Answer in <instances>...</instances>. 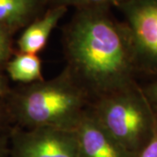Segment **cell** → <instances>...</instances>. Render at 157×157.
<instances>
[{
    "label": "cell",
    "instance_id": "2e32d148",
    "mask_svg": "<svg viewBox=\"0 0 157 157\" xmlns=\"http://www.w3.org/2000/svg\"><path fill=\"white\" fill-rule=\"evenodd\" d=\"M0 122H1V109H0Z\"/></svg>",
    "mask_w": 157,
    "mask_h": 157
},
{
    "label": "cell",
    "instance_id": "9c48e42d",
    "mask_svg": "<svg viewBox=\"0 0 157 157\" xmlns=\"http://www.w3.org/2000/svg\"><path fill=\"white\" fill-rule=\"evenodd\" d=\"M6 68L10 78L17 82L31 84L44 80L38 54L18 52L7 63Z\"/></svg>",
    "mask_w": 157,
    "mask_h": 157
},
{
    "label": "cell",
    "instance_id": "4fadbf2b",
    "mask_svg": "<svg viewBox=\"0 0 157 157\" xmlns=\"http://www.w3.org/2000/svg\"><path fill=\"white\" fill-rule=\"evenodd\" d=\"M144 94L150 105L157 110V80L147 87Z\"/></svg>",
    "mask_w": 157,
    "mask_h": 157
},
{
    "label": "cell",
    "instance_id": "5b68a950",
    "mask_svg": "<svg viewBox=\"0 0 157 157\" xmlns=\"http://www.w3.org/2000/svg\"><path fill=\"white\" fill-rule=\"evenodd\" d=\"M10 138L11 157H80L75 130L15 128Z\"/></svg>",
    "mask_w": 157,
    "mask_h": 157
},
{
    "label": "cell",
    "instance_id": "8992f818",
    "mask_svg": "<svg viewBox=\"0 0 157 157\" xmlns=\"http://www.w3.org/2000/svg\"><path fill=\"white\" fill-rule=\"evenodd\" d=\"M75 133L80 157H132L108 134L90 109Z\"/></svg>",
    "mask_w": 157,
    "mask_h": 157
},
{
    "label": "cell",
    "instance_id": "52a82bcc",
    "mask_svg": "<svg viewBox=\"0 0 157 157\" xmlns=\"http://www.w3.org/2000/svg\"><path fill=\"white\" fill-rule=\"evenodd\" d=\"M67 11V6H56L46 11L43 17L32 23L17 41L18 52L31 54L40 52L47 44L52 32Z\"/></svg>",
    "mask_w": 157,
    "mask_h": 157
},
{
    "label": "cell",
    "instance_id": "7c38bea8",
    "mask_svg": "<svg viewBox=\"0 0 157 157\" xmlns=\"http://www.w3.org/2000/svg\"><path fill=\"white\" fill-rule=\"evenodd\" d=\"M136 157H157V127L150 140Z\"/></svg>",
    "mask_w": 157,
    "mask_h": 157
},
{
    "label": "cell",
    "instance_id": "3957f363",
    "mask_svg": "<svg viewBox=\"0 0 157 157\" xmlns=\"http://www.w3.org/2000/svg\"><path fill=\"white\" fill-rule=\"evenodd\" d=\"M90 110L132 157L143 149L157 127L152 106L144 92L135 84L96 99Z\"/></svg>",
    "mask_w": 157,
    "mask_h": 157
},
{
    "label": "cell",
    "instance_id": "9a60e30c",
    "mask_svg": "<svg viewBox=\"0 0 157 157\" xmlns=\"http://www.w3.org/2000/svg\"><path fill=\"white\" fill-rule=\"evenodd\" d=\"M11 91L8 87V84L7 81L4 77V75L0 73V99H3L6 96L10 94Z\"/></svg>",
    "mask_w": 157,
    "mask_h": 157
},
{
    "label": "cell",
    "instance_id": "8fae6325",
    "mask_svg": "<svg viewBox=\"0 0 157 157\" xmlns=\"http://www.w3.org/2000/svg\"><path fill=\"white\" fill-rule=\"evenodd\" d=\"M121 0H55L56 6H77L80 8L93 6H107L110 3L121 2Z\"/></svg>",
    "mask_w": 157,
    "mask_h": 157
},
{
    "label": "cell",
    "instance_id": "6da1fadb",
    "mask_svg": "<svg viewBox=\"0 0 157 157\" xmlns=\"http://www.w3.org/2000/svg\"><path fill=\"white\" fill-rule=\"evenodd\" d=\"M65 51L67 67L91 99L134 84L136 67L128 29L107 6L79 9L67 29Z\"/></svg>",
    "mask_w": 157,
    "mask_h": 157
},
{
    "label": "cell",
    "instance_id": "5bb4252c",
    "mask_svg": "<svg viewBox=\"0 0 157 157\" xmlns=\"http://www.w3.org/2000/svg\"><path fill=\"white\" fill-rule=\"evenodd\" d=\"M10 154L9 141L6 135L0 136V157H6Z\"/></svg>",
    "mask_w": 157,
    "mask_h": 157
},
{
    "label": "cell",
    "instance_id": "30bf717a",
    "mask_svg": "<svg viewBox=\"0 0 157 157\" xmlns=\"http://www.w3.org/2000/svg\"><path fill=\"white\" fill-rule=\"evenodd\" d=\"M13 54L11 32L0 26V70L6 67Z\"/></svg>",
    "mask_w": 157,
    "mask_h": 157
},
{
    "label": "cell",
    "instance_id": "277c9868",
    "mask_svg": "<svg viewBox=\"0 0 157 157\" xmlns=\"http://www.w3.org/2000/svg\"><path fill=\"white\" fill-rule=\"evenodd\" d=\"M136 69L157 75V0H121Z\"/></svg>",
    "mask_w": 157,
    "mask_h": 157
},
{
    "label": "cell",
    "instance_id": "ba28073f",
    "mask_svg": "<svg viewBox=\"0 0 157 157\" xmlns=\"http://www.w3.org/2000/svg\"><path fill=\"white\" fill-rule=\"evenodd\" d=\"M39 6V0H0V26L11 33L26 25Z\"/></svg>",
    "mask_w": 157,
    "mask_h": 157
},
{
    "label": "cell",
    "instance_id": "7a4b0ae2",
    "mask_svg": "<svg viewBox=\"0 0 157 157\" xmlns=\"http://www.w3.org/2000/svg\"><path fill=\"white\" fill-rule=\"evenodd\" d=\"M91 97L67 67L59 75L25 86L9 98L8 110L21 128L75 130Z\"/></svg>",
    "mask_w": 157,
    "mask_h": 157
}]
</instances>
